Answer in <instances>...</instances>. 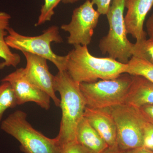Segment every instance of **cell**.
<instances>
[{
  "label": "cell",
  "instance_id": "1",
  "mask_svg": "<svg viewBox=\"0 0 153 153\" xmlns=\"http://www.w3.org/2000/svg\"><path fill=\"white\" fill-rule=\"evenodd\" d=\"M79 84L66 71H58L55 76V89L60 95L62 112L59 133L55 137L59 147L77 141L76 129L86 106Z\"/></svg>",
  "mask_w": 153,
  "mask_h": 153
},
{
  "label": "cell",
  "instance_id": "2",
  "mask_svg": "<svg viewBox=\"0 0 153 153\" xmlns=\"http://www.w3.org/2000/svg\"><path fill=\"white\" fill-rule=\"evenodd\" d=\"M67 54L66 71L75 82H93L111 79L126 73L127 64L111 57H95L87 46L76 45Z\"/></svg>",
  "mask_w": 153,
  "mask_h": 153
},
{
  "label": "cell",
  "instance_id": "3",
  "mask_svg": "<svg viewBox=\"0 0 153 153\" xmlns=\"http://www.w3.org/2000/svg\"><path fill=\"white\" fill-rule=\"evenodd\" d=\"M125 0H112L106 14L109 30L106 36L101 38L99 48L103 55L120 63L127 64L132 56L134 44L129 41L125 23Z\"/></svg>",
  "mask_w": 153,
  "mask_h": 153
},
{
  "label": "cell",
  "instance_id": "4",
  "mask_svg": "<svg viewBox=\"0 0 153 153\" xmlns=\"http://www.w3.org/2000/svg\"><path fill=\"white\" fill-rule=\"evenodd\" d=\"M1 128L20 143L24 153H58L57 140L50 138L33 127L27 120V114L17 110L2 122Z\"/></svg>",
  "mask_w": 153,
  "mask_h": 153
},
{
  "label": "cell",
  "instance_id": "5",
  "mask_svg": "<svg viewBox=\"0 0 153 153\" xmlns=\"http://www.w3.org/2000/svg\"><path fill=\"white\" fill-rule=\"evenodd\" d=\"M6 43L10 48L22 52H26L38 55L52 62L58 71H66L67 55L60 56L55 54L51 48L52 42L61 43L63 38L60 35L59 27L52 26L43 31L39 36L22 35L10 27L8 30Z\"/></svg>",
  "mask_w": 153,
  "mask_h": 153
},
{
  "label": "cell",
  "instance_id": "6",
  "mask_svg": "<svg viewBox=\"0 0 153 153\" xmlns=\"http://www.w3.org/2000/svg\"><path fill=\"white\" fill-rule=\"evenodd\" d=\"M131 81L132 75L124 73L114 79L82 82L79 86L86 106L96 109H111L124 104Z\"/></svg>",
  "mask_w": 153,
  "mask_h": 153
},
{
  "label": "cell",
  "instance_id": "7",
  "mask_svg": "<svg viewBox=\"0 0 153 153\" xmlns=\"http://www.w3.org/2000/svg\"><path fill=\"white\" fill-rule=\"evenodd\" d=\"M109 109L116 126L119 150L124 152L142 147L141 116L137 110L125 104Z\"/></svg>",
  "mask_w": 153,
  "mask_h": 153
},
{
  "label": "cell",
  "instance_id": "8",
  "mask_svg": "<svg viewBox=\"0 0 153 153\" xmlns=\"http://www.w3.org/2000/svg\"><path fill=\"white\" fill-rule=\"evenodd\" d=\"M100 15L94 8L91 0H86L74 9L70 22L61 26L62 30L69 33L68 44L88 47L91 42Z\"/></svg>",
  "mask_w": 153,
  "mask_h": 153
},
{
  "label": "cell",
  "instance_id": "9",
  "mask_svg": "<svg viewBox=\"0 0 153 153\" xmlns=\"http://www.w3.org/2000/svg\"><path fill=\"white\" fill-rule=\"evenodd\" d=\"M10 84L18 105L33 102L46 110L50 108L51 99L46 92L32 83L25 76L24 68H18L1 79Z\"/></svg>",
  "mask_w": 153,
  "mask_h": 153
},
{
  "label": "cell",
  "instance_id": "10",
  "mask_svg": "<svg viewBox=\"0 0 153 153\" xmlns=\"http://www.w3.org/2000/svg\"><path fill=\"white\" fill-rule=\"evenodd\" d=\"M27 61L24 68L25 76L36 86L46 92L50 97L55 106L60 107V99L57 97L55 89V76L49 70L47 59L31 54L22 52Z\"/></svg>",
  "mask_w": 153,
  "mask_h": 153
},
{
  "label": "cell",
  "instance_id": "11",
  "mask_svg": "<svg viewBox=\"0 0 153 153\" xmlns=\"http://www.w3.org/2000/svg\"><path fill=\"white\" fill-rule=\"evenodd\" d=\"M153 6V0H125V7L127 9L124 17L127 33L136 42L146 39L144 30L146 17Z\"/></svg>",
  "mask_w": 153,
  "mask_h": 153
},
{
  "label": "cell",
  "instance_id": "12",
  "mask_svg": "<svg viewBox=\"0 0 153 153\" xmlns=\"http://www.w3.org/2000/svg\"><path fill=\"white\" fill-rule=\"evenodd\" d=\"M84 117L110 149H118L116 126L109 109H96L86 106Z\"/></svg>",
  "mask_w": 153,
  "mask_h": 153
},
{
  "label": "cell",
  "instance_id": "13",
  "mask_svg": "<svg viewBox=\"0 0 153 153\" xmlns=\"http://www.w3.org/2000/svg\"><path fill=\"white\" fill-rule=\"evenodd\" d=\"M124 104L135 108L153 104V82L142 76L132 75Z\"/></svg>",
  "mask_w": 153,
  "mask_h": 153
},
{
  "label": "cell",
  "instance_id": "14",
  "mask_svg": "<svg viewBox=\"0 0 153 153\" xmlns=\"http://www.w3.org/2000/svg\"><path fill=\"white\" fill-rule=\"evenodd\" d=\"M76 141L90 153H102L109 148L84 116L76 129Z\"/></svg>",
  "mask_w": 153,
  "mask_h": 153
},
{
  "label": "cell",
  "instance_id": "15",
  "mask_svg": "<svg viewBox=\"0 0 153 153\" xmlns=\"http://www.w3.org/2000/svg\"><path fill=\"white\" fill-rule=\"evenodd\" d=\"M11 19L10 14L0 11V58L3 60L0 63V69L9 66L16 67L21 62L20 55L13 53L6 43L5 38L8 34Z\"/></svg>",
  "mask_w": 153,
  "mask_h": 153
},
{
  "label": "cell",
  "instance_id": "16",
  "mask_svg": "<svg viewBox=\"0 0 153 153\" xmlns=\"http://www.w3.org/2000/svg\"><path fill=\"white\" fill-rule=\"evenodd\" d=\"M127 65L126 73L142 76L153 82V64L141 58L132 56Z\"/></svg>",
  "mask_w": 153,
  "mask_h": 153
},
{
  "label": "cell",
  "instance_id": "17",
  "mask_svg": "<svg viewBox=\"0 0 153 153\" xmlns=\"http://www.w3.org/2000/svg\"><path fill=\"white\" fill-rule=\"evenodd\" d=\"M17 105L16 99L10 84L8 82H2L0 85V122L7 109Z\"/></svg>",
  "mask_w": 153,
  "mask_h": 153
},
{
  "label": "cell",
  "instance_id": "18",
  "mask_svg": "<svg viewBox=\"0 0 153 153\" xmlns=\"http://www.w3.org/2000/svg\"><path fill=\"white\" fill-rule=\"evenodd\" d=\"M132 56L141 58L153 64V37L134 44Z\"/></svg>",
  "mask_w": 153,
  "mask_h": 153
},
{
  "label": "cell",
  "instance_id": "19",
  "mask_svg": "<svg viewBox=\"0 0 153 153\" xmlns=\"http://www.w3.org/2000/svg\"><path fill=\"white\" fill-rule=\"evenodd\" d=\"M63 0H44V4L41 7L40 10L38 22L35 26L37 27L51 21L55 14L54 10L55 8Z\"/></svg>",
  "mask_w": 153,
  "mask_h": 153
},
{
  "label": "cell",
  "instance_id": "20",
  "mask_svg": "<svg viewBox=\"0 0 153 153\" xmlns=\"http://www.w3.org/2000/svg\"><path fill=\"white\" fill-rule=\"evenodd\" d=\"M140 116L143 133V146L153 151V125Z\"/></svg>",
  "mask_w": 153,
  "mask_h": 153
},
{
  "label": "cell",
  "instance_id": "21",
  "mask_svg": "<svg viewBox=\"0 0 153 153\" xmlns=\"http://www.w3.org/2000/svg\"><path fill=\"white\" fill-rule=\"evenodd\" d=\"M58 153H90L77 141L59 147Z\"/></svg>",
  "mask_w": 153,
  "mask_h": 153
},
{
  "label": "cell",
  "instance_id": "22",
  "mask_svg": "<svg viewBox=\"0 0 153 153\" xmlns=\"http://www.w3.org/2000/svg\"><path fill=\"white\" fill-rule=\"evenodd\" d=\"M135 109L145 120L153 125V104L144 105Z\"/></svg>",
  "mask_w": 153,
  "mask_h": 153
},
{
  "label": "cell",
  "instance_id": "23",
  "mask_svg": "<svg viewBox=\"0 0 153 153\" xmlns=\"http://www.w3.org/2000/svg\"><path fill=\"white\" fill-rule=\"evenodd\" d=\"M94 5L97 7V11L100 15H106L108 12L112 0H91Z\"/></svg>",
  "mask_w": 153,
  "mask_h": 153
},
{
  "label": "cell",
  "instance_id": "24",
  "mask_svg": "<svg viewBox=\"0 0 153 153\" xmlns=\"http://www.w3.org/2000/svg\"><path fill=\"white\" fill-rule=\"evenodd\" d=\"M146 33L149 38L153 37V12L146 23Z\"/></svg>",
  "mask_w": 153,
  "mask_h": 153
},
{
  "label": "cell",
  "instance_id": "25",
  "mask_svg": "<svg viewBox=\"0 0 153 153\" xmlns=\"http://www.w3.org/2000/svg\"><path fill=\"white\" fill-rule=\"evenodd\" d=\"M121 153H153V151L142 146L130 150L121 152Z\"/></svg>",
  "mask_w": 153,
  "mask_h": 153
},
{
  "label": "cell",
  "instance_id": "26",
  "mask_svg": "<svg viewBox=\"0 0 153 153\" xmlns=\"http://www.w3.org/2000/svg\"><path fill=\"white\" fill-rule=\"evenodd\" d=\"M102 153H121V152L118 149H114L108 148L106 151H105L104 152Z\"/></svg>",
  "mask_w": 153,
  "mask_h": 153
},
{
  "label": "cell",
  "instance_id": "27",
  "mask_svg": "<svg viewBox=\"0 0 153 153\" xmlns=\"http://www.w3.org/2000/svg\"><path fill=\"white\" fill-rule=\"evenodd\" d=\"M79 0H63L62 2L64 4H74V3H76V2L78 1Z\"/></svg>",
  "mask_w": 153,
  "mask_h": 153
}]
</instances>
